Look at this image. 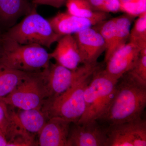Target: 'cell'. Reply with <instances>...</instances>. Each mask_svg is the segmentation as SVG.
I'll use <instances>...</instances> for the list:
<instances>
[{
	"label": "cell",
	"mask_w": 146,
	"mask_h": 146,
	"mask_svg": "<svg viewBox=\"0 0 146 146\" xmlns=\"http://www.w3.org/2000/svg\"><path fill=\"white\" fill-rule=\"evenodd\" d=\"M9 146V142L5 136L0 133V146Z\"/></svg>",
	"instance_id": "28"
},
{
	"label": "cell",
	"mask_w": 146,
	"mask_h": 146,
	"mask_svg": "<svg viewBox=\"0 0 146 146\" xmlns=\"http://www.w3.org/2000/svg\"><path fill=\"white\" fill-rule=\"evenodd\" d=\"M36 6L33 4L31 12L2 35L21 44H36L49 48L57 42L62 36L54 31L48 20L38 13Z\"/></svg>",
	"instance_id": "3"
},
{
	"label": "cell",
	"mask_w": 146,
	"mask_h": 146,
	"mask_svg": "<svg viewBox=\"0 0 146 146\" xmlns=\"http://www.w3.org/2000/svg\"><path fill=\"white\" fill-rule=\"evenodd\" d=\"M32 1L33 4L36 5H43L50 6L51 3V0H32Z\"/></svg>",
	"instance_id": "27"
},
{
	"label": "cell",
	"mask_w": 146,
	"mask_h": 146,
	"mask_svg": "<svg viewBox=\"0 0 146 146\" xmlns=\"http://www.w3.org/2000/svg\"><path fill=\"white\" fill-rule=\"evenodd\" d=\"M100 28L97 29L101 35L106 45L104 61L106 62L110 55V52L115 40L116 18L103 21L98 24Z\"/></svg>",
	"instance_id": "22"
},
{
	"label": "cell",
	"mask_w": 146,
	"mask_h": 146,
	"mask_svg": "<svg viewBox=\"0 0 146 146\" xmlns=\"http://www.w3.org/2000/svg\"><path fill=\"white\" fill-rule=\"evenodd\" d=\"M133 18L127 14L116 18L115 40L110 56L116 50L127 43Z\"/></svg>",
	"instance_id": "20"
},
{
	"label": "cell",
	"mask_w": 146,
	"mask_h": 146,
	"mask_svg": "<svg viewBox=\"0 0 146 146\" xmlns=\"http://www.w3.org/2000/svg\"><path fill=\"white\" fill-rule=\"evenodd\" d=\"M67 0H51V6L55 8H60L65 4Z\"/></svg>",
	"instance_id": "26"
},
{
	"label": "cell",
	"mask_w": 146,
	"mask_h": 146,
	"mask_svg": "<svg viewBox=\"0 0 146 146\" xmlns=\"http://www.w3.org/2000/svg\"><path fill=\"white\" fill-rule=\"evenodd\" d=\"M128 72L146 84V48L141 50L135 65Z\"/></svg>",
	"instance_id": "24"
},
{
	"label": "cell",
	"mask_w": 146,
	"mask_h": 146,
	"mask_svg": "<svg viewBox=\"0 0 146 146\" xmlns=\"http://www.w3.org/2000/svg\"><path fill=\"white\" fill-rule=\"evenodd\" d=\"M74 36L78 46L82 64H97L98 58L106 50L105 42L99 31L91 27L77 33Z\"/></svg>",
	"instance_id": "11"
},
{
	"label": "cell",
	"mask_w": 146,
	"mask_h": 146,
	"mask_svg": "<svg viewBox=\"0 0 146 146\" xmlns=\"http://www.w3.org/2000/svg\"><path fill=\"white\" fill-rule=\"evenodd\" d=\"M73 123L67 146H108V127L100 125L97 120Z\"/></svg>",
	"instance_id": "9"
},
{
	"label": "cell",
	"mask_w": 146,
	"mask_h": 146,
	"mask_svg": "<svg viewBox=\"0 0 146 146\" xmlns=\"http://www.w3.org/2000/svg\"><path fill=\"white\" fill-rule=\"evenodd\" d=\"M43 71L33 73L8 96L1 98L9 106L19 109L42 108L48 98Z\"/></svg>",
	"instance_id": "6"
},
{
	"label": "cell",
	"mask_w": 146,
	"mask_h": 146,
	"mask_svg": "<svg viewBox=\"0 0 146 146\" xmlns=\"http://www.w3.org/2000/svg\"><path fill=\"white\" fill-rule=\"evenodd\" d=\"M108 146H146V121L142 118L108 127Z\"/></svg>",
	"instance_id": "8"
},
{
	"label": "cell",
	"mask_w": 146,
	"mask_h": 146,
	"mask_svg": "<svg viewBox=\"0 0 146 146\" xmlns=\"http://www.w3.org/2000/svg\"><path fill=\"white\" fill-rule=\"evenodd\" d=\"M71 123L61 118H50L37 134V145L40 146H67Z\"/></svg>",
	"instance_id": "12"
},
{
	"label": "cell",
	"mask_w": 146,
	"mask_h": 146,
	"mask_svg": "<svg viewBox=\"0 0 146 146\" xmlns=\"http://www.w3.org/2000/svg\"><path fill=\"white\" fill-rule=\"evenodd\" d=\"M117 82L104 70L99 68L94 72L84 90L85 112L78 123L98 121L104 115L115 96Z\"/></svg>",
	"instance_id": "4"
},
{
	"label": "cell",
	"mask_w": 146,
	"mask_h": 146,
	"mask_svg": "<svg viewBox=\"0 0 146 146\" xmlns=\"http://www.w3.org/2000/svg\"><path fill=\"white\" fill-rule=\"evenodd\" d=\"M32 73L10 69L0 65V98L8 96Z\"/></svg>",
	"instance_id": "17"
},
{
	"label": "cell",
	"mask_w": 146,
	"mask_h": 146,
	"mask_svg": "<svg viewBox=\"0 0 146 146\" xmlns=\"http://www.w3.org/2000/svg\"><path fill=\"white\" fill-rule=\"evenodd\" d=\"M0 98V133L10 142L19 133L20 128L14 120L13 110Z\"/></svg>",
	"instance_id": "19"
},
{
	"label": "cell",
	"mask_w": 146,
	"mask_h": 146,
	"mask_svg": "<svg viewBox=\"0 0 146 146\" xmlns=\"http://www.w3.org/2000/svg\"><path fill=\"white\" fill-rule=\"evenodd\" d=\"M120 11L133 17H138L146 12V0L121 4Z\"/></svg>",
	"instance_id": "23"
},
{
	"label": "cell",
	"mask_w": 146,
	"mask_h": 146,
	"mask_svg": "<svg viewBox=\"0 0 146 146\" xmlns=\"http://www.w3.org/2000/svg\"><path fill=\"white\" fill-rule=\"evenodd\" d=\"M57 42L54 50L50 53L51 59L53 58L56 63L70 70L78 68L82 60L74 35L62 36Z\"/></svg>",
	"instance_id": "14"
},
{
	"label": "cell",
	"mask_w": 146,
	"mask_h": 146,
	"mask_svg": "<svg viewBox=\"0 0 146 146\" xmlns=\"http://www.w3.org/2000/svg\"><path fill=\"white\" fill-rule=\"evenodd\" d=\"M141 48L129 42L116 50L105 62L106 74L111 78L118 80L133 68L138 60Z\"/></svg>",
	"instance_id": "10"
},
{
	"label": "cell",
	"mask_w": 146,
	"mask_h": 146,
	"mask_svg": "<svg viewBox=\"0 0 146 146\" xmlns=\"http://www.w3.org/2000/svg\"><path fill=\"white\" fill-rule=\"evenodd\" d=\"M13 117L18 125L31 135H37L49 119L42 108L13 110Z\"/></svg>",
	"instance_id": "15"
},
{
	"label": "cell",
	"mask_w": 146,
	"mask_h": 146,
	"mask_svg": "<svg viewBox=\"0 0 146 146\" xmlns=\"http://www.w3.org/2000/svg\"><path fill=\"white\" fill-rule=\"evenodd\" d=\"M1 44H0V53H1Z\"/></svg>",
	"instance_id": "31"
},
{
	"label": "cell",
	"mask_w": 146,
	"mask_h": 146,
	"mask_svg": "<svg viewBox=\"0 0 146 146\" xmlns=\"http://www.w3.org/2000/svg\"><path fill=\"white\" fill-rule=\"evenodd\" d=\"M33 6L28 0H0V23L9 29L29 13Z\"/></svg>",
	"instance_id": "16"
},
{
	"label": "cell",
	"mask_w": 146,
	"mask_h": 146,
	"mask_svg": "<svg viewBox=\"0 0 146 146\" xmlns=\"http://www.w3.org/2000/svg\"><path fill=\"white\" fill-rule=\"evenodd\" d=\"M65 4L68 13L78 17L102 21L108 17L107 13L94 10L86 0H67Z\"/></svg>",
	"instance_id": "18"
},
{
	"label": "cell",
	"mask_w": 146,
	"mask_h": 146,
	"mask_svg": "<svg viewBox=\"0 0 146 146\" xmlns=\"http://www.w3.org/2000/svg\"><path fill=\"white\" fill-rule=\"evenodd\" d=\"M0 65L29 73L42 72L49 67L50 53L36 44H21L1 35Z\"/></svg>",
	"instance_id": "2"
},
{
	"label": "cell",
	"mask_w": 146,
	"mask_h": 146,
	"mask_svg": "<svg viewBox=\"0 0 146 146\" xmlns=\"http://www.w3.org/2000/svg\"><path fill=\"white\" fill-rule=\"evenodd\" d=\"M48 20L54 31L61 36L74 35L104 21L99 19L81 18L70 14L67 11L58 12Z\"/></svg>",
	"instance_id": "13"
},
{
	"label": "cell",
	"mask_w": 146,
	"mask_h": 146,
	"mask_svg": "<svg viewBox=\"0 0 146 146\" xmlns=\"http://www.w3.org/2000/svg\"><path fill=\"white\" fill-rule=\"evenodd\" d=\"M121 4L125 3L132 2L136 1L138 0H119Z\"/></svg>",
	"instance_id": "29"
},
{
	"label": "cell",
	"mask_w": 146,
	"mask_h": 146,
	"mask_svg": "<svg viewBox=\"0 0 146 146\" xmlns=\"http://www.w3.org/2000/svg\"><path fill=\"white\" fill-rule=\"evenodd\" d=\"M1 30H0V37H1Z\"/></svg>",
	"instance_id": "30"
},
{
	"label": "cell",
	"mask_w": 146,
	"mask_h": 146,
	"mask_svg": "<svg viewBox=\"0 0 146 146\" xmlns=\"http://www.w3.org/2000/svg\"><path fill=\"white\" fill-rule=\"evenodd\" d=\"M96 70L84 76L59 96L45 100L42 108L49 119L58 117L72 123L78 122L85 112L84 90Z\"/></svg>",
	"instance_id": "5"
},
{
	"label": "cell",
	"mask_w": 146,
	"mask_h": 146,
	"mask_svg": "<svg viewBox=\"0 0 146 146\" xmlns=\"http://www.w3.org/2000/svg\"><path fill=\"white\" fill-rule=\"evenodd\" d=\"M96 11L107 12L110 0H86Z\"/></svg>",
	"instance_id": "25"
},
{
	"label": "cell",
	"mask_w": 146,
	"mask_h": 146,
	"mask_svg": "<svg viewBox=\"0 0 146 146\" xmlns=\"http://www.w3.org/2000/svg\"><path fill=\"white\" fill-rule=\"evenodd\" d=\"M146 106V84L128 72L118 80L114 98L98 120L109 125L133 121L142 118Z\"/></svg>",
	"instance_id": "1"
},
{
	"label": "cell",
	"mask_w": 146,
	"mask_h": 146,
	"mask_svg": "<svg viewBox=\"0 0 146 146\" xmlns=\"http://www.w3.org/2000/svg\"><path fill=\"white\" fill-rule=\"evenodd\" d=\"M100 68L98 63L79 66L75 70L68 69L57 63H50L43 71L44 82L48 98L52 100L66 92L74 83L87 73Z\"/></svg>",
	"instance_id": "7"
},
{
	"label": "cell",
	"mask_w": 146,
	"mask_h": 146,
	"mask_svg": "<svg viewBox=\"0 0 146 146\" xmlns=\"http://www.w3.org/2000/svg\"><path fill=\"white\" fill-rule=\"evenodd\" d=\"M138 17L131 29L129 42L142 50L146 48V12Z\"/></svg>",
	"instance_id": "21"
}]
</instances>
